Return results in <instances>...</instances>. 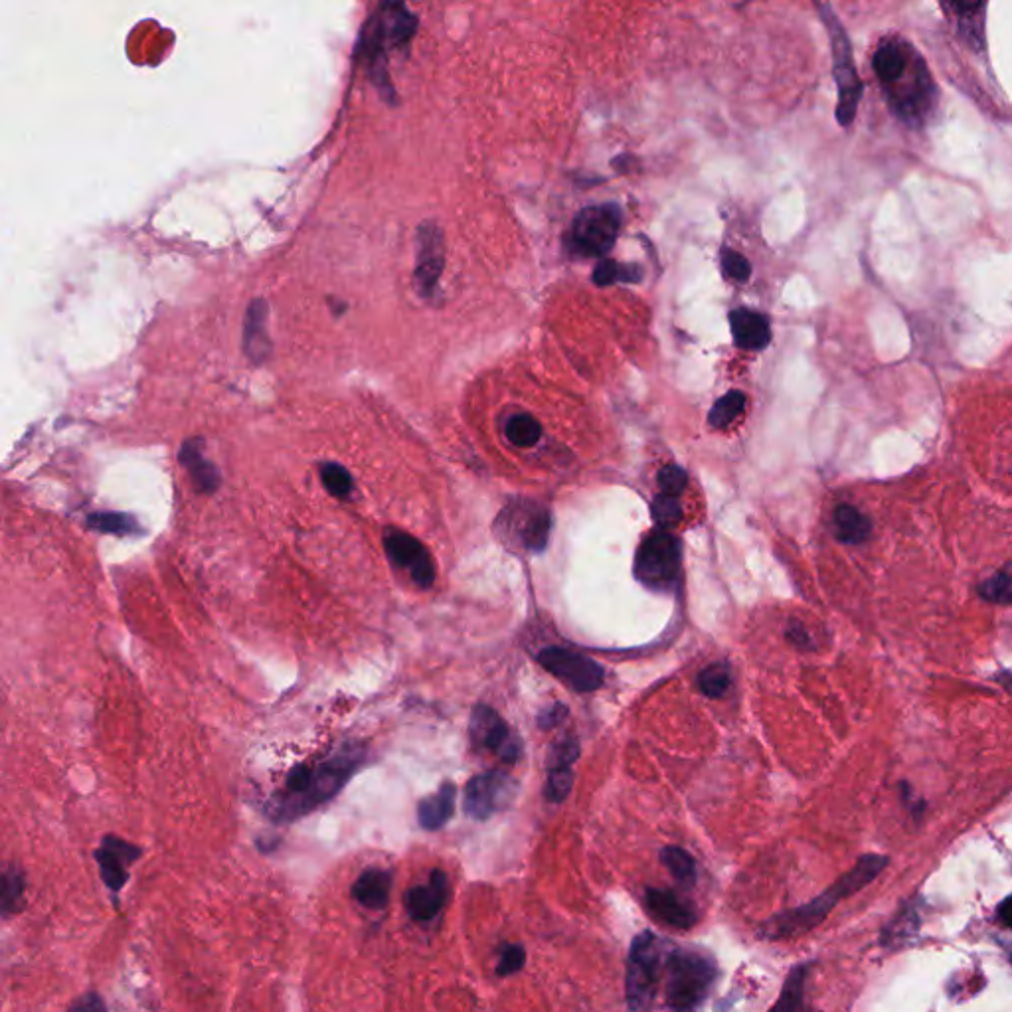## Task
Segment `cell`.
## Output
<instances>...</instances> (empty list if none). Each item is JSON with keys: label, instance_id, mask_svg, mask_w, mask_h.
Here are the masks:
<instances>
[{"label": "cell", "instance_id": "603a6c76", "mask_svg": "<svg viewBox=\"0 0 1012 1012\" xmlns=\"http://www.w3.org/2000/svg\"><path fill=\"white\" fill-rule=\"evenodd\" d=\"M914 48L902 40H886L874 54V72L882 85L892 84L910 64Z\"/></svg>", "mask_w": 1012, "mask_h": 1012}, {"label": "cell", "instance_id": "3957f363", "mask_svg": "<svg viewBox=\"0 0 1012 1012\" xmlns=\"http://www.w3.org/2000/svg\"><path fill=\"white\" fill-rule=\"evenodd\" d=\"M418 28V18L404 0H380L366 22L360 38V54L376 82L388 84L386 64L392 50L408 46Z\"/></svg>", "mask_w": 1012, "mask_h": 1012}, {"label": "cell", "instance_id": "ffe728a7", "mask_svg": "<svg viewBox=\"0 0 1012 1012\" xmlns=\"http://www.w3.org/2000/svg\"><path fill=\"white\" fill-rule=\"evenodd\" d=\"M267 303L253 299L244 321V350L253 364H263L271 356V338L267 333Z\"/></svg>", "mask_w": 1012, "mask_h": 1012}, {"label": "cell", "instance_id": "7a4b0ae2", "mask_svg": "<svg viewBox=\"0 0 1012 1012\" xmlns=\"http://www.w3.org/2000/svg\"><path fill=\"white\" fill-rule=\"evenodd\" d=\"M888 858L886 856H880V854H864L856 864L854 868H850L844 876H841L831 888H827L821 896H817L815 900H811L809 904L801 906V908H793L789 912H783L779 916H775L767 926H765V935L771 937V939H781V937H791V935H801V933H807L809 929L819 926L831 912L833 908L852 894H856L858 890H862L864 886H868L870 882H874L882 870L888 866Z\"/></svg>", "mask_w": 1012, "mask_h": 1012}, {"label": "cell", "instance_id": "bcb514c9", "mask_svg": "<svg viewBox=\"0 0 1012 1012\" xmlns=\"http://www.w3.org/2000/svg\"><path fill=\"white\" fill-rule=\"evenodd\" d=\"M72 1009H80V1011H87L89 1009V1011H93V1009H105V1007H103V1003L99 1001L97 995H87L80 1003H76Z\"/></svg>", "mask_w": 1012, "mask_h": 1012}, {"label": "cell", "instance_id": "f1b7e54d", "mask_svg": "<svg viewBox=\"0 0 1012 1012\" xmlns=\"http://www.w3.org/2000/svg\"><path fill=\"white\" fill-rule=\"evenodd\" d=\"M321 473V481L325 485V489L337 497V499H348L354 491V481H352V475L348 473L346 467H342L340 463H333V461H327L321 465L319 469Z\"/></svg>", "mask_w": 1012, "mask_h": 1012}, {"label": "cell", "instance_id": "4316f807", "mask_svg": "<svg viewBox=\"0 0 1012 1012\" xmlns=\"http://www.w3.org/2000/svg\"><path fill=\"white\" fill-rule=\"evenodd\" d=\"M506 437L516 447H532L542 437V425L528 414L510 418L505 427Z\"/></svg>", "mask_w": 1012, "mask_h": 1012}, {"label": "cell", "instance_id": "836d02e7", "mask_svg": "<svg viewBox=\"0 0 1012 1012\" xmlns=\"http://www.w3.org/2000/svg\"><path fill=\"white\" fill-rule=\"evenodd\" d=\"M641 269L637 265H619L611 259H603L597 263L593 271V281L597 285H611L617 281H639Z\"/></svg>", "mask_w": 1012, "mask_h": 1012}, {"label": "cell", "instance_id": "ba28073f", "mask_svg": "<svg viewBox=\"0 0 1012 1012\" xmlns=\"http://www.w3.org/2000/svg\"><path fill=\"white\" fill-rule=\"evenodd\" d=\"M680 572V546L667 530H655L639 548L635 574L639 582L651 590L669 591L675 588Z\"/></svg>", "mask_w": 1012, "mask_h": 1012}, {"label": "cell", "instance_id": "ab89813d", "mask_svg": "<svg viewBox=\"0 0 1012 1012\" xmlns=\"http://www.w3.org/2000/svg\"><path fill=\"white\" fill-rule=\"evenodd\" d=\"M686 483H688L686 473L680 467H675V465H669V467H665L659 473L661 493H665V495L680 497L684 493V489H686Z\"/></svg>", "mask_w": 1012, "mask_h": 1012}, {"label": "cell", "instance_id": "6da1fadb", "mask_svg": "<svg viewBox=\"0 0 1012 1012\" xmlns=\"http://www.w3.org/2000/svg\"><path fill=\"white\" fill-rule=\"evenodd\" d=\"M364 761V746L344 744L315 765H297L289 771L285 787L269 801V817L277 823H293L309 815L338 795Z\"/></svg>", "mask_w": 1012, "mask_h": 1012}, {"label": "cell", "instance_id": "5bb4252c", "mask_svg": "<svg viewBox=\"0 0 1012 1012\" xmlns=\"http://www.w3.org/2000/svg\"><path fill=\"white\" fill-rule=\"evenodd\" d=\"M384 550L394 566L406 570L412 580L420 588H431L435 582V566L433 560L418 538L412 534L400 530V528H386L384 536Z\"/></svg>", "mask_w": 1012, "mask_h": 1012}, {"label": "cell", "instance_id": "e575fe53", "mask_svg": "<svg viewBox=\"0 0 1012 1012\" xmlns=\"http://www.w3.org/2000/svg\"><path fill=\"white\" fill-rule=\"evenodd\" d=\"M24 894V876L18 868H6L2 874V916L8 918L16 912Z\"/></svg>", "mask_w": 1012, "mask_h": 1012}, {"label": "cell", "instance_id": "60d3db41", "mask_svg": "<svg viewBox=\"0 0 1012 1012\" xmlns=\"http://www.w3.org/2000/svg\"><path fill=\"white\" fill-rule=\"evenodd\" d=\"M678 516H680L678 497L661 493L657 497V501H655V520H657V524L661 528H669Z\"/></svg>", "mask_w": 1012, "mask_h": 1012}, {"label": "cell", "instance_id": "484cf974", "mask_svg": "<svg viewBox=\"0 0 1012 1012\" xmlns=\"http://www.w3.org/2000/svg\"><path fill=\"white\" fill-rule=\"evenodd\" d=\"M87 524H89V528H93L97 532H105V534L125 536V534L139 532L137 520L127 514H121V512H93V514H89Z\"/></svg>", "mask_w": 1012, "mask_h": 1012}, {"label": "cell", "instance_id": "8fae6325", "mask_svg": "<svg viewBox=\"0 0 1012 1012\" xmlns=\"http://www.w3.org/2000/svg\"><path fill=\"white\" fill-rule=\"evenodd\" d=\"M471 744L479 752L495 754L505 761H516L520 758L522 744L516 734L510 732L508 724L487 704H477L469 722Z\"/></svg>", "mask_w": 1012, "mask_h": 1012}, {"label": "cell", "instance_id": "cb8c5ba5", "mask_svg": "<svg viewBox=\"0 0 1012 1012\" xmlns=\"http://www.w3.org/2000/svg\"><path fill=\"white\" fill-rule=\"evenodd\" d=\"M455 785L443 783L439 791L431 797H425L418 805V821L425 831H437L447 825V821L453 817L455 811Z\"/></svg>", "mask_w": 1012, "mask_h": 1012}, {"label": "cell", "instance_id": "d590c367", "mask_svg": "<svg viewBox=\"0 0 1012 1012\" xmlns=\"http://www.w3.org/2000/svg\"><path fill=\"white\" fill-rule=\"evenodd\" d=\"M574 787V771L572 767H552L548 769V783H546V799L550 803H562Z\"/></svg>", "mask_w": 1012, "mask_h": 1012}, {"label": "cell", "instance_id": "83f0119b", "mask_svg": "<svg viewBox=\"0 0 1012 1012\" xmlns=\"http://www.w3.org/2000/svg\"><path fill=\"white\" fill-rule=\"evenodd\" d=\"M807 973H809V965H799L789 973L785 987L781 991L779 1003L775 1005V1011H797L803 1007V989H805Z\"/></svg>", "mask_w": 1012, "mask_h": 1012}, {"label": "cell", "instance_id": "1f68e13d", "mask_svg": "<svg viewBox=\"0 0 1012 1012\" xmlns=\"http://www.w3.org/2000/svg\"><path fill=\"white\" fill-rule=\"evenodd\" d=\"M698 686L708 698H720L732 686V671L724 663H714L698 675Z\"/></svg>", "mask_w": 1012, "mask_h": 1012}, {"label": "cell", "instance_id": "ee69618b", "mask_svg": "<svg viewBox=\"0 0 1012 1012\" xmlns=\"http://www.w3.org/2000/svg\"><path fill=\"white\" fill-rule=\"evenodd\" d=\"M947 2L953 12H957L959 16H967V18L975 16L987 4V0H947Z\"/></svg>", "mask_w": 1012, "mask_h": 1012}, {"label": "cell", "instance_id": "4fadbf2b", "mask_svg": "<svg viewBox=\"0 0 1012 1012\" xmlns=\"http://www.w3.org/2000/svg\"><path fill=\"white\" fill-rule=\"evenodd\" d=\"M514 789V779L501 771L475 775L465 787V813L475 821H485L508 807L514 799Z\"/></svg>", "mask_w": 1012, "mask_h": 1012}, {"label": "cell", "instance_id": "f35d334b", "mask_svg": "<svg viewBox=\"0 0 1012 1012\" xmlns=\"http://www.w3.org/2000/svg\"><path fill=\"white\" fill-rule=\"evenodd\" d=\"M524 961H526V951L522 949V945H514V943L503 945L501 957H499L497 975L508 977V975L520 971L522 965H524Z\"/></svg>", "mask_w": 1012, "mask_h": 1012}, {"label": "cell", "instance_id": "30bf717a", "mask_svg": "<svg viewBox=\"0 0 1012 1012\" xmlns=\"http://www.w3.org/2000/svg\"><path fill=\"white\" fill-rule=\"evenodd\" d=\"M499 528L510 542L530 552H540L548 544L550 514L532 501H514L503 510Z\"/></svg>", "mask_w": 1012, "mask_h": 1012}, {"label": "cell", "instance_id": "52a82bcc", "mask_svg": "<svg viewBox=\"0 0 1012 1012\" xmlns=\"http://www.w3.org/2000/svg\"><path fill=\"white\" fill-rule=\"evenodd\" d=\"M884 89L894 113L910 125H920L933 107L935 87L918 52H914L908 68Z\"/></svg>", "mask_w": 1012, "mask_h": 1012}, {"label": "cell", "instance_id": "7402d4cb", "mask_svg": "<svg viewBox=\"0 0 1012 1012\" xmlns=\"http://www.w3.org/2000/svg\"><path fill=\"white\" fill-rule=\"evenodd\" d=\"M732 337L734 342L744 350H761L769 344L771 329L769 321L756 311L736 309L730 313Z\"/></svg>", "mask_w": 1012, "mask_h": 1012}, {"label": "cell", "instance_id": "f6af8a7d", "mask_svg": "<svg viewBox=\"0 0 1012 1012\" xmlns=\"http://www.w3.org/2000/svg\"><path fill=\"white\" fill-rule=\"evenodd\" d=\"M997 918L1005 928L1012 929V896L1005 898L997 908Z\"/></svg>", "mask_w": 1012, "mask_h": 1012}, {"label": "cell", "instance_id": "8d00e7d4", "mask_svg": "<svg viewBox=\"0 0 1012 1012\" xmlns=\"http://www.w3.org/2000/svg\"><path fill=\"white\" fill-rule=\"evenodd\" d=\"M720 261H722V271L728 279L738 281V283L748 281L752 267L742 253L734 252V250H722Z\"/></svg>", "mask_w": 1012, "mask_h": 1012}, {"label": "cell", "instance_id": "44dd1931", "mask_svg": "<svg viewBox=\"0 0 1012 1012\" xmlns=\"http://www.w3.org/2000/svg\"><path fill=\"white\" fill-rule=\"evenodd\" d=\"M647 906L659 920L676 929H690L698 922L696 910L673 890H647Z\"/></svg>", "mask_w": 1012, "mask_h": 1012}, {"label": "cell", "instance_id": "d4e9b609", "mask_svg": "<svg viewBox=\"0 0 1012 1012\" xmlns=\"http://www.w3.org/2000/svg\"><path fill=\"white\" fill-rule=\"evenodd\" d=\"M835 534L843 544L858 546L870 538L872 522L866 514H862L856 506L839 505L833 514Z\"/></svg>", "mask_w": 1012, "mask_h": 1012}, {"label": "cell", "instance_id": "7c38bea8", "mask_svg": "<svg viewBox=\"0 0 1012 1012\" xmlns=\"http://www.w3.org/2000/svg\"><path fill=\"white\" fill-rule=\"evenodd\" d=\"M538 663L550 675L560 678L576 692H593L601 688L605 678V671L601 669L599 663L570 649L560 647L544 649L542 653H538Z\"/></svg>", "mask_w": 1012, "mask_h": 1012}, {"label": "cell", "instance_id": "d6986e66", "mask_svg": "<svg viewBox=\"0 0 1012 1012\" xmlns=\"http://www.w3.org/2000/svg\"><path fill=\"white\" fill-rule=\"evenodd\" d=\"M394 872L386 868H366L352 884L350 896L368 910H382L388 906L392 892Z\"/></svg>", "mask_w": 1012, "mask_h": 1012}, {"label": "cell", "instance_id": "d6a6232c", "mask_svg": "<svg viewBox=\"0 0 1012 1012\" xmlns=\"http://www.w3.org/2000/svg\"><path fill=\"white\" fill-rule=\"evenodd\" d=\"M746 406V394L742 392H728L724 398H720L712 412H710V425L712 427H726L734 422Z\"/></svg>", "mask_w": 1012, "mask_h": 1012}, {"label": "cell", "instance_id": "277c9868", "mask_svg": "<svg viewBox=\"0 0 1012 1012\" xmlns=\"http://www.w3.org/2000/svg\"><path fill=\"white\" fill-rule=\"evenodd\" d=\"M716 979L714 963L696 953L676 949L667 961V1001L676 1011L696 1009Z\"/></svg>", "mask_w": 1012, "mask_h": 1012}, {"label": "cell", "instance_id": "f546056e", "mask_svg": "<svg viewBox=\"0 0 1012 1012\" xmlns=\"http://www.w3.org/2000/svg\"><path fill=\"white\" fill-rule=\"evenodd\" d=\"M661 860L671 870V874L675 876L678 882H682V884H694V880H696V864H694V858L686 850H682L678 846H667L661 852Z\"/></svg>", "mask_w": 1012, "mask_h": 1012}, {"label": "cell", "instance_id": "4dcf8cb0", "mask_svg": "<svg viewBox=\"0 0 1012 1012\" xmlns=\"http://www.w3.org/2000/svg\"><path fill=\"white\" fill-rule=\"evenodd\" d=\"M979 595L985 601L999 603V605H1011L1012 603V564L991 576L989 580L979 584Z\"/></svg>", "mask_w": 1012, "mask_h": 1012}, {"label": "cell", "instance_id": "e0dca14e", "mask_svg": "<svg viewBox=\"0 0 1012 1012\" xmlns=\"http://www.w3.org/2000/svg\"><path fill=\"white\" fill-rule=\"evenodd\" d=\"M449 898V880L441 870L429 874L427 884L414 886L404 896V906L414 922H431L445 906Z\"/></svg>", "mask_w": 1012, "mask_h": 1012}, {"label": "cell", "instance_id": "2e32d148", "mask_svg": "<svg viewBox=\"0 0 1012 1012\" xmlns=\"http://www.w3.org/2000/svg\"><path fill=\"white\" fill-rule=\"evenodd\" d=\"M443 261H445V246L441 230L433 222L422 224L418 230V255L414 277L418 291L423 297H429L437 287V281L443 271Z\"/></svg>", "mask_w": 1012, "mask_h": 1012}, {"label": "cell", "instance_id": "74e56055", "mask_svg": "<svg viewBox=\"0 0 1012 1012\" xmlns=\"http://www.w3.org/2000/svg\"><path fill=\"white\" fill-rule=\"evenodd\" d=\"M580 758V744L574 736H566L564 740H560L552 754H550V763H548V769L552 767H572L576 763V759Z\"/></svg>", "mask_w": 1012, "mask_h": 1012}, {"label": "cell", "instance_id": "7bdbcfd3", "mask_svg": "<svg viewBox=\"0 0 1012 1012\" xmlns=\"http://www.w3.org/2000/svg\"><path fill=\"white\" fill-rule=\"evenodd\" d=\"M787 639L789 643H793L795 647L799 649H811L813 647V641H811V635L807 633V629L797 623V621H791L789 627H787Z\"/></svg>", "mask_w": 1012, "mask_h": 1012}, {"label": "cell", "instance_id": "ac0fdd59", "mask_svg": "<svg viewBox=\"0 0 1012 1012\" xmlns=\"http://www.w3.org/2000/svg\"><path fill=\"white\" fill-rule=\"evenodd\" d=\"M202 439H190L180 449V463L190 475L194 489L202 495H212L220 487V473L216 465L202 453Z\"/></svg>", "mask_w": 1012, "mask_h": 1012}, {"label": "cell", "instance_id": "8992f818", "mask_svg": "<svg viewBox=\"0 0 1012 1012\" xmlns=\"http://www.w3.org/2000/svg\"><path fill=\"white\" fill-rule=\"evenodd\" d=\"M663 973V953L661 943L651 931H645L635 937L627 961V1003L629 1009H647L651 1007L659 979Z\"/></svg>", "mask_w": 1012, "mask_h": 1012}, {"label": "cell", "instance_id": "b9f144b4", "mask_svg": "<svg viewBox=\"0 0 1012 1012\" xmlns=\"http://www.w3.org/2000/svg\"><path fill=\"white\" fill-rule=\"evenodd\" d=\"M566 716H568V708L566 706L552 704V706H548L546 710L540 712L538 724H540V728H554V726L562 724V720H566Z\"/></svg>", "mask_w": 1012, "mask_h": 1012}, {"label": "cell", "instance_id": "9c48e42d", "mask_svg": "<svg viewBox=\"0 0 1012 1012\" xmlns=\"http://www.w3.org/2000/svg\"><path fill=\"white\" fill-rule=\"evenodd\" d=\"M621 228V210L613 204L590 206L582 210L572 228L574 248L590 257H601L609 252Z\"/></svg>", "mask_w": 1012, "mask_h": 1012}, {"label": "cell", "instance_id": "9a60e30c", "mask_svg": "<svg viewBox=\"0 0 1012 1012\" xmlns=\"http://www.w3.org/2000/svg\"><path fill=\"white\" fill-rule=\"evenodd\" d=\"M101 880L111 892H119L129 880V866L143 856L137 844L127 843L115 835H107L95 850Z\"/></svg>", "mask_w": 1012, "mask_h": 1012}, {"label": "cell", "instance_id": "5b68a950", "mask_svg": "<svg viewBox=\"0 0 1012 1012\" xmlns=\"http://www.w3.org/2000/svg\"><path fill=\"white\" fill-rule=\"evenodd\" d=\"M815 2L821 10L823 22L827 24V30L831 36V46H833V72H835V80H837V87H839L837 119L843 127H848L856 115L858 101L862 97V82L858 80V74L854 68L852 48H850L843 24L835 16V12L827 0H815Z\"/></svg>", "mask_w": 1012, "mask_h": 1012}]
</instances>
